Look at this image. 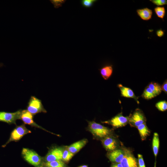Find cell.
I'll return each instance as SVG.
<instances>
[{
  "label": "cell",
  "mask_w": 167,
  "mask_h": 167,
  "mask_svg": "<svg viewBox=\"0 0 167 167\" xmlns=\"http://www.w3.org/2000/svg\"><path fill=\"white\" fill-rule=\"evenodd\" d=\"M88 128L93 135L98 138L103 139L112 134L111 130L93 121L88 122Z\"/></svg>",
  "instance_id": "obj_1"
},
{
  "label": "cell",
  "mask_w": 167,
  "mask_h": 167,
  "mask_svg": "<svg viewBox=\"0 0 167 167\" xmlns=\"http://www.w3.org/2000/svg\"><path fill=\"white\" fill-rule=\"evenodd\" d=\"M22 154L28 163L36 167H40L42 164V158L35 151L27 148H23Z\"/></svg>",
  "instance_id": "obj_2"
},
{
  "label": "cell",
  "mask_w": 167,
  "mask_h": 167,
  "mask_svg": "<svg viewBox=\"0 0 167 167\" xmlns=\"http://www.w3.org/2000/svg\"><path fill=\"white\" fill-rule=\"evenodd\" d=\"M27 110L33 115L41 112L46 113L41 100L35 96H31L28 103Z\"/></svg>",
  "instance_id": "obj_3"
},
{
  "label": "cell",
  "mask_w": 167,
  "mask_h": 167,
  "mask_svg": "<svg viewBox=\"0 0 167 167\" xmlns=\"http://www.w3.org/2000/svg\"><path fill=\"white\" fill-rule=\"evenodd\" d=\"M124 156L120 163L122 167H138V160L135 157L132 151L128 148H123Z\"/></svg>",
  "instance_id": "obj_4"
},
{
  "label": "cell",
  "mask_w": 167,
  "mask_h": 167,
  "mask_svg": "<svg viewBox=\"0 0 167 167\" xmlns=\"http://www.w3.org/2000/svg\"><path fill=\"white\" fill-rule=\"evenodd\" d=\"M31 132V131L27 129L24 125L17 126L12 132L9 139L2 147H5L11 141L19 140L25 135Z\"/></svg>",
  "instance_id": "obj_5"
},
{
  "label": "cell",
  "mask_w": 167,
  "mask_h": 167,
  "mask_svg": "<svg viewBox=\"0 0 167 167\" xmlns=\"http://www.w3.org/2000/svg\"><path fill=\"white\" fill-rule=\"evenodd\" d=\"M146 118L143 112L137 109L132 114L129 116L128 123L131 127H137L140 125L146 122Z\"/></svg>",
  "instance_id": "obj_6"
},
{
  "label": "cell",
  "mask_w": 167,
  "mask_h": 167,
  "mask_svg": "<svg viewBox=\"0 0 167 167\" xmlns=\"http://www.w3.org/2000/svg\"><path fill=\"white\" fill-rule=\"evenodd\" d=\"M22 110L13 113L0 111V121L8 124H15L16 120L20 119Z\"/></svg>",
  "instance_id": "obj_7"
},
{
  "label": "cell",
  "mask_w": 167,
  "mask_h": 167,
  "mask_svg": "<svg viewBox=\"0 0 167 167\" xmlns=\"http://www.w3.org/2000/svg\"><path fill=\"white\" fill-rule=\"evenodd\" d=\"M129 118V116H124L121 113L106 122L109 123L113 127L118 128L125 126L128 123Z\"/></svg>",
  "instance_id": "obj_8"
},
{
  "label": "cell",
  "mask_w": 167,
  "mask_h": 167,
  "mask_svg": "<svg viewBox=\"0 0 167 167\" xmlns=\"http://www.w3.org/2000/svg\"><path fill=\"white\" fill-rule=\"evenodd\" d=\"M101 142L105 148L109 152L118 148V143L116 138L112 135L103 138Z\"/></svg>",
  "instance_id": "obj_9"
},
{
  "label": "cell",
  "mask_w": 167,
  "mask_h": 167,
  "mask_svg": "<svg viewBox=\"0 0 167 167\" xmlns=\"http://www.w3.org/2000/svg\"><path fill=\"white\" fill-rule=\"evenodd\" d=\"M124 154L122 148H118L109 152L107 153V156L112 163H120L124 156Z\"/></svg>",
  "instance_id": "obj_10"
},
{
  "label": "cell",
  "mask_w": 167,
  "mask_h": 167,
  "mask_svg": "<svg viewBox=\"0 0 167 167\" xmlns=\"http://www.w3.org/2000/svg\"><path fill=\"white\" fill-rule=\"evenodd\" d=\"M63 152L62 149L60 148L52 149L45 156V160L46 162L62 160Z\"/></svg>",
  "instance_id": "obj_11"
},
{
  "label": "cell",
  "mask_w": 167,
  "mask_h": 167,
  "mask_svg": "<svg viewBox=\"0 0 167 167\" xmlns=\"http://www.w3.org/2000/svg\"><path fill=\"white\" fill-rule=\"evenodd\" d=\"M20 119L25 124L43 129L34 122L33 120V115L27 110H22Z\"/></svg>",
  "instance_id": "obj_12"
},
{
  "label": "cell",
  "mask_w": 167,
  "mask_h": 167,
  "mask_svg": "<svg viewBox=\"0 0 167 167\" xmlns=\"http://www.w3.org/2000/svg\"><path fill=\"white\" fill-rule=\"evenodd\" d=\"M118 86L120 90L122 96L132 98L136 101L137 103H139L138 100V98L135 95L133 91L131 88L124 87L121 84H118Z\"/></svg>",
  "instance_id": "obj_13"
},
{
  "label": "cell",
  "mask_w": 167,
  "mask_h": 167,
  "mask_svg": "<svg viewBox=\"0 0 167 167\" xmlns=\"http://www.w3.org/2000/svg\"><path fill=\"white\" fill-rule=\"evenodd\" d=\"M88 142V140L84 139L75 142L68 147L67 150L71 153L74 154L77 153Z\"/></svg>",
  "instance_id": "obj_14"
},
{
  "label": "cell",
  "mask_w": 167,
  "mask_h": 167,
  "mask_svg": "<svg viewBox=\"0 0 167 167\" xmlns=\"http://www.w3.org/2000/svg\"><path fill=\"white\" fill-rule=\"evenodd\" d=\"M136 12L138 15L143 20H148L152 18V11L148 8L138 9Z\"/></svg>",
  "instance_id": "obj_15"
},
{
  "label": "cell",
  "mask_w": 167,
  "mask_h": 167,
  "mask_svg": "<svg viewBox=\"0 0 167 167\" xmlns=\"http://www.w3.org/2000/svg\"><path fill=\"white\" fill-rule=\"evenodd\" d=\"M137 128L140 134L142 140H145L150 134V131L148 127L146 122L140 125Z\"/></svg>",
  "instance_id": "obj_16"
},
{
  "label": "cell",
  "mask_w": 167,
  "mask_h": 167,
  "mask_svg": "<svg viewBox=\"0 0 167 167\" xmlns=\"http://www.w3.org/2000/svg\"><path fill=\"white\" fill-rule=\"evenodd\" d=\"M159 145L160 140L159 135L157 133H154L152 141V147L155 158V167H156V159L159 151Z\"/></svg>",
  "instance_id": "obj_17"
},
{
  "label": "cell",
  "mask_w": 167,
  "mask_h": 167,
  "mask_svg": "<svg viewBox=\"0 0 167 167\" xmlns=\"http://www.w3.org/2000/svg\"><path fill=\"white\" fill-rule=\"evenodd\" d=\"M100 73L105 80L108 79L112 74L113 67L111 65L105 66L100 69Z\"/></svg>",
  "instance_id": "obj_18"
},
{
  "label": "cell",
  "mask_w": 167,
  "mask_h": 167,
  "mask_svg": "<svg viewBox=\"0 0 167 167\" xmlns=\"http://www.w3.org/2000/svg\"><path fill=\"white\" fill-rule=\"evenodd\" d=\"M148 86L156 96L160 94L162 91L161 86L157 83L152 82L148 84Z\"/></svg>",
  "instance_id": "obj_19"
},
{
  "label": "cell",
  "mask_w": 167,
  "mask_h": 167,
  "mask_svg": "<svg viewBox=\"0 0 167 167\" xmlns=\"http://www.w3.org/2000/svg\"><path fill=\"white\" fill-rule=\"evenodd\" d=\"M45 165V167H68L65 163L61 160L46 162Z\"/></svg>",
  "instance_id": "obj_20"
},
{
  "label": "cell",
  "mask_w": 167,
  "mask_h": 167,
  "mask_svg": "<svg viewBox=\"0 0 167 167\" xmlns=\"http://www.w3.org/2000/svg\"><path fill=\"white\" fill-rule=\"evenodd\" d=\"M142 97L146 99H150L156 96L153 92L147 86L144 89Z\"/></svg>",
  "instance_id": "obj_21"
},
{
  "label": "cell",
  "mask_w": 167,
  "mask_h": 167,
  "mask_svg": "<svg viewBox=\"0 0 167 167\" xmlns=\"http://www.w3.org/2000/svg\"><path fill=\"white\" fill-rule=\"evenodd\" d=\"M154 11L158 17L163 19L165 15V11L163 6H158L154 9Z\"/></svg>",
  "instance_id": "obj_22"
},
{
  "label": "cell",
  "mask_w": 167,
  "mask_h": 167,
  "mask_svg": "<svg viewBox=\"0 0 167 167\" xmlns=\"http://www.w3.org/2000/svg\"><path fill=\"white\" fill-rule=\"evenodd\" d=\"M74 155L73 153L67 149L65 150L63 152L62 160L65 162H68Z\"/></svg>",
  "instance_id": "obj_23"
},
{
  "label": "cell",
  "mask_w": 167,
  "mask_h": 167,
  "mask_svg": "<svg viewBox=\"0 0 167 167\" xmlns=\"http://www.w3.org/2000/svg\"><path fill=\"white\" fill-rule=\"evenodd\" d=\"M156 107L159 110L164 111L167 109V102L165 101H160L156 104Z\"/></svg>",
  "instance_id": "obj_24"
},
{
  "label": "cell",
  "mask_w": 167,
  "mask_h": 167,
  "mask_svg": "<svg viewBox=\"0 0 167 167\" xmlns=\"http://www.w3.org/2000/svg\"><path fill=\"white\" fill-rule=\"evenodd\" d=\"M96 0H82L81 3L82 5L85 8H89L93 5L96 1Z\"/></svg>",
  "instance_id": "obj_25"
},
{
  "label": "cell",
  "mask_w": 167,
  "mask_h": 167,
  "mask_svg": "<svg viewBox=\"0 0 167 167\" xmlns=\"http://www.w3.org/2000/svg\"><path fill=\"white\" fill-rule=\"evenodd\" d=\"M54 5L55 8H58L61 6L62 5L65 3L66 0H51L50 1Z\"/></svg>",
  "instance_id": "obj_26"
},
{
  "label": "cell",
  "mask_w": 167,
  "mask_h": 167,
  "mask_svg": "<svg viewBox=\"0 0 167 167\" xmlns=\"http://www.w3.org/2000/svg\"><path fill=\"white\" fill-rule=\"evenodd\" d=\"M150 1L158 6H163L167 4V0H152Z\"/></svg>",
  "instance_id": "obj_27"
},
{
  "label": "cell",
  "mask_w": 167,
  "mask_h": 167,
  "mask_svg": "<svg viewBox=\"0 0 167 167\" xmlns=\"http://www.w3.org/2000/svg\"><path fill=\"white\" fill-rule=\"evenodd\" d=\"M138 167H145L143 156L140 154H138Z\"/></svg>",
  "instance_id": "obj_28"
},
{
  "label": "cell",
  "mask_w": 167,
  "mask_h": 167,
  "mask_svg": "<svg viewBox=\"0 0 167 167\" xmlns=\"http://www.w3.org/2000/svg\"><path fill=\"white\" fill-rule=\"evenodd\" d=\"M162 90H163L165 93H167V80L161 86Z\"/></svg>",
  "instance_id": "obj_29"
},
{
  "label": "cell",
  "mask_w": 167,
  "mask_h": 167,
  "mask_svg": "<svg viewBox=\"0 0 167 167\" xmlns=\"http://www.w3.org/2000/svg\"><path fill=\"white\" fill-rule=\"evenodd\" d=\"M156 34L158 36L161 37L164 35V32L161 30H158L156 32Z\"/></svg>",
  "instance_id": "obj_30"
},
{
  "label": "cell",
  "mask_w": 167,
  "mask_h": 167,
  "mask_svg": "<svg viewBox=\"0 0 167 167\" xmlns=\"http://www.w3.org/2000/svg\"><path fill=\"white\" fill-rule=\"evenodd\" d=\"M110 167H122L120 163H112Z\"/></svg>",
  "instance_id": "obj_31"
},
{
  "label": "cell",
  "mask_w": 167,
  "mask_h": 167,
  "mask_svg": "<svg viewBox=\"0 0 167 167\" xmlns=\"http://www.w3.org/2000/svg\"><path fill=\"white\" fill-rule=\"evenodd\" d=\"M78 167H88V166L87 165H83Z\"/></svg>",
  "instance_id": "obj_32"
}]
</instances>
